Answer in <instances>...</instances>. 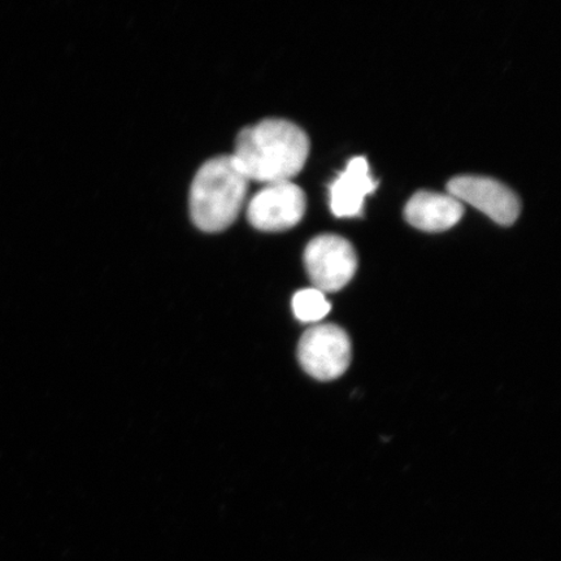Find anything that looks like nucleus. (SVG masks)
<instances>
[{
  "mask_svg": "<svg viewBox=\"0 0 561 561\" xmlns=\"http://www.w3.org/2000/svg\"><path fill=\"white\" fill-rule=\"evenodd\" d=\"M308 153L310 139L298 125L268 118L238 135L231 157L245 179L270 185L296 178L304 170Z\"/></svg>",
  "mask_w": 561,
  "mask_h": 561,
  "instance_id": "1",
  "label": "nucleus"
},
{
  "mask_svg": "<svg viewBox=\"0 0 561 561\" xmlns=\"http://www.w3.org/2000/svg\"><path fill=\"white\" fill-rule=\"evenodd\" d=\"M249 180L231 156L216 157L201 167L191 188V215L206 233L228 229L240 215Z\"/></svg>",
  "mask_w": 561,
  "mask_h": 561,
  "instance_id": "2",
  "label": "nucleus"
},
{
  "mask_svg": "<svg viewBox=\"0 0 561 561\" xmlns=\"http://www.w3.org/2000/svg\"><path fill=\"white\" fill-rule=\"evenodd\" d=\"M353 357L348 334L339 325H314L301 336L298 359L301 368L319 381L346 374Z\"/></svg>",
  "mask_w": 561,
  "mask_h": 561,
  "instance_id": "3",
  "label": "nucleus"
},
{
  "mask_svg": "<svg viewBox=\"0 0 561 561\" xmlns=\"http://www.w3.org/2000/svg\"><path fill=\"white\" fill-rule=\"evenodd\" d=\"M305 264L314 289L339 291L355 276L357 256L345 238L324 234L313 238L305 251Z\"/></svg>",
  "mask_w": 561,
  "mask_h": 561,
  "instance_id": "4",
  "label": "nucleus"
},
{
  "mask_svg": "<svg viewBox=\"0 0 561 561\" xmlns=\"http://www.w3.org/2000/svg\"><path fill=\"white\" fill-rule=\"evenodd\" d=\"M307 207L305 192L291 181L265 185L254 195L248 219L257 230L276 233L291 229L304 219Z\"/></svg>",
  "mask_w": 561,
  "mask_h": 561,
  "instance_id": "5",
  "label": "nucleus"
},
{
  "mask_svg": "<svg viewBox=\"0 0 561 561\" xmlns=\"http://www.w3.org/2000/svg\"><path fill=\"white\" fill-rule=\"evenodd\" d=\"M447 191L454 198L468 203L501 226H512L520 214L517 195L493 179L459 175L448 182Z\"/></svg>",
  "mask_w": 561,
  "mask_h": 561,
  "instance_id": "6",
  "label": "nucleus"
},
{
  "mask_svg": "<svg viewBox=\"0 0 561 561\" xmlns=\"http://www.w3.org/2000/svg\"><path fill=\"white\" fill-rule=\"evenodd\" d=\"M376 188L377 182L371 178L367 159H351L346 170L329 187L332 213L336 217L362 216L364 202Z\"/></svg>",
  "mask_w": 561,
  "mask_h": 561,
  "instance_id": "7",
  "label": "nucleus"
},
{
  "mask_svg": "<svg viewBox=\"0 0 561 561\" xmlns=\"http://www.w3.org/2000/svg\"><path fill=\"white\" fill-rule=\"evenodd\" d=\"M465 214L462 203L450 194L420 192L407 203V221L420 230L445 231L458 224Z\"/></svg>",
  "mask_w": 561,
  "mask_h": 561,
  "instance_id": "8",
  "label": "nucleus"
},
{
  "mask_svg": "<svg viewBox=\"0 0 561 561\" xmlns=\"http://www.w3.org/2000/svg\"><path fill=\"white\" fill-rule=\"evenodd\" d=\"M331 308L325 294L314 287L300 290L293 298L294 314L301 322L321 321L331 312Z\"/></svg>",
  "mask_w": 561,
  "mask_h": 561,
  "instance_id": "9",
  "label": "nucleus"
}]
</instances>
